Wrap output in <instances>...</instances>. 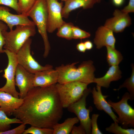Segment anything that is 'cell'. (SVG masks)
Masks as SVG:
<instances>
[{
	"label": "cell",
	"instance_id": "obj_12",
	"mask_svg": "<svg viewBox=\"0 0 134 134\" xmlns=\"http://www.w3.org/2000/svg\"><path fill=\"white\" fill-rule=\"evenodd\" d=\"M8 7L0 5V20L5 23L10 30H12L14 26L18 25H35L27 16L21 14H13L11 13Z\"/></svg>",
	"mask_w": 134,
	"mask_h": 134
},
{
	"label": "cell",
	"instance_id": "obj_19",
	"mask_svg": "<svg viewBox=\"0 0 134 134\" xmlns=\"http://www.w3.org/2000/svg\"><path fill=\"white\" fill-rule=\"evenodd\" d=\"M65 2L62 16L63 18H67L73 10L80 7L84 9L92 8L97 2L96 0H69Z\"/></svg>",
	"mask_w": 134,
	"mask_h": 134
},
{
	"label": "cell",
	"instance_id": "obj_33",
	"mask_svg": "<svg viewBox=\"0 0 134 134\" xmlns=\"http://www.w3.org/2000/svg\"><path fill=\"white\" fill-rule=\"evenodd\" d=\"M71 134H86V131L81 125L78 126L74 125L70 132Z\"/></svg>",
	"mask_w": 134,
	"mask_h": 134
},
{
	"label": "cell",
	"instance_id": "obj_26",
	"mask_svg": "<svg viewBox=\"0 0 134 134\" xmlns=\"http://www.w3.org/2000/svg\"><path fill=\"white\" fill-rule=\"evenodd\" d=\"M36 0H18L20 14L26 15L35 3Z\"/></svg>",
	"mask_w": 134,
	"mask_h": 134
},
{
	"label": "cell",
	"instance_id": "obj_16",
	"mask_svg": "<svg viewBox=\"0 0 134 134\" xmlns=\"http://www.w3.org/2000/svg\"><path fill=\"white\" fill-rule=\"evenodd\" d=\"M113 32L112 30L104 26L99 27L94 39L96 48L100 49L104 46H109L115 48L116 40Z\"/></svg>",
	"mask_w": 134,
	"mask_h": 134
},
{
	"label": "cell",
	"instance_id": "obj_25",
	"mask_svg": "<svg viewBox=\"0 0 134 134\" xmlns=\"http://www.w3.org/2000/svg\"><path fill=\"white\" fill-rule=\"evenodd\" d=\"M105 130L109 133L115 134H134V129L132 128L125 129L121 126H119L118 123L114 122L109 127H106Z\"/></svg>",
	"mask_w": 134,
	"mask_h": 134
},
{
	"label": "cell",
	"instance_id": "obj_1",
	"mask_svg": "<svg viewBox=\"0 0 134 134\" xmlns=\"http://www.w3.org/2000/svg\"><path fill=\"white\" fill-rule=\"evenodd\" d=\"M55 84L31 89L12 115L26 125L52 129L63 114V108Z\"/></svg>",
	"mask_w": 134,
	"mask_h": 134
},
{
	"label": "cell",
	"instance_id": "obj_28",
	"mask_svg": "<svg viewBox=\"0 0 134 134\" xmlns=\"http://www.w3.org/2000/svg\"><path fill=\"white\" fill-rule=\"evenodd\" d=\"M91 34L76 26H73L72 29V38L75 39H82L90 37Z\"/></svg>",
	"mask_w": 134,
	"mask_h": 134
},
{
	"label": "cell",
	"instance_id": "obj_39",
	"mask_svg": "<svg viewBox=\"0 0 134 134\" xmlns=\"http://www.w3.org/2000/svg\"><path fill=\"white\" fill-rule=\"evenodd\" d=\"M61 0L62 1H65V2L69 0Z\"/></svg>",
	"mask_w": 134,
	"mask_h": 134
},
{
	"label": "cell",
	"instance_id": "obj_11",
	"mask_svg": "<svg viewBox=\"0 0 134 134\" xmlns=\"http://www.w3.org/2000/svg\"><path fill=\"white\" fill-rule=\"evenodd\" d=\"M34 74L31 73L18 64L15 75V84L20 92L19 98L23 99L28 92L34 87Z\"/></svg>",
	"mask_w": 134,
	"mask_h": 134
},
{
	"label": "cell",
	"instance_id": "obj_14",
	"mask_svg": "<svg viewBox=\"0 0 134 134\" xmlns=\"http://www.w3.org/2000/svg\"><path fill=\"white\" fill-rule=\"evenodd\" d=\"M34 74V87H46L58 83V74L53 68L37 72Z\"/></svg>",
	"mask_w": 134,
	"mask_h": 134
},
{
	"label": "cell",
	"instance_id": "obj_24",
	"mask_svg": "<svg viewBox=\"0 0 134 134\" xmlns=\"http://www.w3.org/2000/svg\"><path fill=\"white\" fill-rule=\"evenodd\" d=\"M132 68V72L130 77L127 79L117 89H114L115 90L119 91L122 88H126L130 94L132 100L134 99V67L133 64Z\"/></svg>",
	"mask_w": 134,
	"mask_h": 134
},
{
	"label": "cell",
	"instance_id": "obj_13",
	"mask_svg": "<svg viewBox=\"0 0 134 134\" xmlns=\"http://www.w3.org/2000/svg\"><path fill=\"white\" fill-rule=\"evenodd\" d=\"M113 15V17L106 20L104 26L111 29L113 32H121L131 24V19L128 13L116 9Z\"/></svg>",
	"mask_w": 134,
	"mask_h": 134
},
{
	"label": "cell",
	"instance_id": "obj_8",
	"mask_svg": "<svg viewBox=\"0 0 134 134\" xmlns=\"http://www.w3.org/2000/svg\"><path fill=\"white\" fill-rule=\"evenodd\" d=\"M91 91L90 88L86 89L79 100L67 108L69 111L76 115L80 122V125L83 127L87 134L91 133V119L89 114L92 108V107L87 108L86 99Z\"/></svg>",
	"mask_w": 134,
	"mask_h": 134
},
{
	"label": "cell",
	"instance_id": "obj_7",
	"mask_svg": "<svg viewBox=\"0 0 134 134\" xmlns=\"http://www.w3.org/2000/svg\"><path fill=\"white\" fill-rule=\"evenodd\" d=\"M32 42V39L28 38L16 54L18 64L33 74L53 68L52 65H49L42 66L33 58L31 54Z\"/></svg>",
	"mask_w": 134,
	"mask_h": 134
},
{
	"label": "cell",
	"instance_id": "obj_2",
	"mask_svg": "<svg viewBox=\"0 0 134 134\" xmlns=\"http://www.w3.org/2000/svg\"><path fill=\"white\" fill-rule=\"evenodd\" d=\"M78 62L57 67L58 74V83L63 84L72 82H79L89 84L92 83L95 77V68L91 60L83 62L77 67Z\"/></svg>",
	"mask_w": 134,
	"mask_h": 134
},
{
	"label": "cell",
	"instance_id": "obj_35",
	"mask_svg": "<svg viewBox=\"0 0 134 134\" xmlns=\"http://www.w3.org/2000/svg\"><path fill=\"white\" fill-rule=\"evenodd\" d=\"M76 48L77 50L80 52H85L86 50L84 42H82L77 44Z\"/></svg>",
	"mask_w": 134,
	"mask_h": 134
},
{
	"label": "cell",
	"instance_id": "obj_23",
	"mask_svg": "<svg viewBox=\"0 0 134 134\" xmlns=\"http://www.w3.org/2000/svg\"><path fill=\"white\" fill-rule=\"evenodd\" d=\"M74 26L71 23L65 22L58 29L57 35L60 37L68 40H71L72 38V29Z\"/></svg>",
	"mask_w": 134,
	"mask_h": 134
},
{
	"label": "cell",
	"instance_id": "obj_9",
	"mask_svg": "<svg viewBox=\"0 0 134 134\" xmlns=\"http://www.w3.org/2000/svg\"><path fill=\"white\" fill-rule=\"evenodd\" d=\"M4 52L7 56L8 62L7 67L4 70L3 77L6 80L4 85L0 88V90L8 93L15 97L19 98V93L16 90L15 86V75L16 68L18 64L16 54L6 49Z\"/></svg>",
	"mask_w": 134,
	"mask_h": 134
},
{
	"label": "cell",
	"instance_id": "obj_36",
	"mask_svg": "<svg viewBox=\"0 0 134 134\" xmlns=\"http://www.w3.org/2000/svg\"><path fill=\"white\" fill-rule=\"evenodd\" d=\"M84 43L86 50H90L93 48V43L90 41L86 40L84 42Z\"/></svg>",
	"mask_w": 134,
	"mask_h": 134
},
{
	"label": "cell",
	"instance_id": "obj_37",
	"mask_svg": "<svg viewBox=\"0 0 134 134\" xmlns=\"http://www.w3.org/2000/svg\"><path fill=\"white\" fill-rule=\"evenodd\" d=\"M124 0H112L113 4L115 6L119 7L123 4Z\"/></svg>",
	"mask_w": 134,
	"mask_h": 134
},
{
	"label": "cell",
	"instance_id": "obj_38",
	"mask_svg": "<svg viewBox=\"0 0 134 134\" xmlns=\"http://www.w3.org/2000/svg\"><path fill=\"white\" fill-rule=\"evenodd\" d=\"M96 0L97 2H98V3H99L100 2V1L101 0Z\"/></svg>",
	"mask_w": 134,
	"mask_h": 134
},
{
	"label": "cell",
	"instance_id": "obj_15",
	"mask_svg": "<svg viewBox=\"0 0 134 134\" xmlns=\"http://www.w3.org/2000/svg\"><path fill=\"white\" fill-rule=\"evenodd\" d=\"M93 102L98 110H103L112 118L114 122L118 123V117L112 110L111 107L106 100L108 96L103 95L101 92V87L96 86L91 91Z\"/></svg>",
	"mask_w": 134,
	"mask_h": 134
},
{
	"label": "cell",
	"instance_id": "obj_34",
	"mask_svg": "<svg viewBox=\"0 0 134 134\" xmlns=\"http://www.w3.org/2000/svg\"><path fill=\"white\" fill-rule=\"evenodd\" d=\"M122 11L128 13L134 12V0H129L127 5L121 10Z\"/></svg>",
	"mask_w": 134,
	"mask_h": 134
},
{
	"label": "cell",
	"instance_id": "obj_3",
	"mask_svg": "<svg viewBox=\"0 0 134 134\" xmlns=\"http://www.w3.org/2000/svg\"><path fill=\"white\" fill-rule=\"evenodd\" d=\"M34 25H18L14 30L2 32L5 44V49L16 54L27 40L36 33Z\"/></svg>",
	"mask_w": 134,
	"mask_h": 134
},
{
	"label": "cell",
	"instance_id": "obj_22",
	"mask_svg": "<svg viewBox=\"0 0 134 134\" xmlns=\"http://www.w3.org/2000/svg\"><path fill=\"white\" fill-rule=\"evenodd\" d=\"M22 123V122L16 117L10 118L3 111L0 110V132H3L9 130L11 124Z\"/></svg>",
	"mask_w": 134,
	"mask_h": 134
},
{
	"label": "cell",
	"instance_id": "obj_4",
	"mask_svg": "<svg viewBox=\"0 0 134 134\" xmlns=\"http://www.w3.org/2000/svg\"><path fill=\"white\" fill-rule=\"evenodd\" d=\"M27 16L32 19L42 38L44 46L43 55L46 58L51 48L47 34L48 10L46 0H37Z\"/></svg>",
	"mask_w": 134,
	"mask_h": 134
},
{
	"label": "cell",
	"instance_id": "obj_10",
	"mask_svg": "<svg viewBox=\"0 0 134 134\" xmlns=\"http://www.w3.org/2000/svg\"><path fill=\"white\" fill-rule=\"evenodd\" d=\"M48 10L47 32L52 33L65 21L63 19L62 11V2L57 0H46Z\"/></svg>",
	"mask_w": 134,
	"mask_h": 134
},
{
	"label": "cell",
	"instance_id": "obj_29",
	"mask_svg": "<svg viewBox=\"0 0 134 134\" xmlns=\"http://www.w3.org/2000/svg\"><path fill=\"white\" fill-rule=\"evenodd\" d=\"M99 115L97 114H93L91 119L92 134H102V133L99 129L97 123L98 118Z\"/></svg>",
	"mask_w": 134,
	"mask_h": 134
},
{
	"label": "cell",
	"instance_id": "obj_20",
	"mask_svg": "<svg viewBox=\"0 0 134 134\" xmlns=\"http://www.w3.org/2000/svg\"><path fill=\"white\" fill-rule=\"evenodd\" d=\"M79 121L77 117L67 119L63 123H58L53 127V134H69L70 133L73 127Z\"/></svg>",
	"mask_w": 134,
	"mask_h": 134
},
{
	"label": "cell",
	"instance_id": "obj_21",
	"mask_svg": "<svg viewBox=\"0 0 134 134\" xmlns=\"http://www.w3.org/2000/svg\"><path fill=\"white\" fill-rule=\"evenodd\" d=\"M107 50L106 59L109 66L118 65L123 59V57L119 51L109 46H106Z\"/></svg>",
	"mask_w": 134,
	"mask_h": 134
},
{
	"label": "cell",
	"instance_id": "obj_27",
	"mask_svg": "<svg viewBox=\"0 0 134 134\" xmlns=\"http://www.w3.org/2000/svg\"><path fill=\"white\" fill-rule=\"evenodd\" d=\"M53 134V129L42 128L33 126L25 130L23 134Z\"/></svg>",
	"mask_w": 134,
	"mask_h": 134
},
{
	"label": "cell",
	"instance_id": "obj_17",
	"mask_svg": "<svg viewBox=\"0 0 134 134\" xmlns=\"http://www.w3.org/2000/svg\"><path fill=\"white\" fill-rule=\"evenodd\" d=\"M23 101V99L15 97L8 93L0 90V110L6 115H12Z\"/></svg>",
	"mask_w": 134,
	"mask_h": 134
},
{
	"label": "cell",
	"instance_id": "obj_31",
	"mask_svg": "<svg viewBox=\"0 0 134 134\" xmlns=\"http://www.w3.org/2000/svg\"><path fill=\"white\" fill-rule=\"evenodd\" d=\"M8 27L5 23L0 20V53H4L3 48L5 44V41L2 32L4 31H7Z\"/></svg>",
	"mask_w": 134,
	"mask_h": 134
},
{
	"label": "cell",
	"instance_id": "obj_32",
	"mask_svg": "<svg viewBox=\"0 0 134 134\" xmlns=\"http://www.w3.org/2000/svg\"><path fill=\"white\" fill-rule=\"evenodd\" d=\"M26 125L22 123L18 126L11 130L0 132V134H22L25 130Z\"/></svg>",
	"mask_w": 134,
	"mask_h": 134
},
{
	"label": "cell",
	"instance_id": "obj_40",
	"mask_svg": "<svg viewBox=\"0 0 134 134\" xmlns=\"http://www.w3.org/2000/svg\"></svg>",
	"mask_w": 134,
	"mask_h": 134
},
{
	"label": "cell",
	"instance_id": "obj_6",
	"mask_svg": "<svg viewBox=\"0 0 134 134\" xmlns=\"http://www.w3.org/2000/svg\"><path fill=\"white\" fill-rule=\"evenodd\" d=\"M131 98L129 92L125 93L121 100L114 102L109 100L108 101L114 111L118 115V123L123 128L134 127V109L128 103Z\"/></svg>",
	"mask_w": 134,
	"mask_h": 134
},
{
	"label": "cell",
	"instance_id": "obj_30",
	"mask_svg": "<svg viewBox=\"0 0 134 134\" xmlns=\"http://www.w3.org/2000/svg\"><path fill=\"white\" fill-rule=\"evenodd\" d=\"M1 5L11 8L18 14H20L18 5V0H0V5Z\"/></svg>",
	"mask_w": 134,
	"mask_h": 134
},
{
	"label": "cell",
	"instance_id": "obj_5",
	"mask_svg": "<svg viewBox=\"0 0 134 134\" xmlns=\"http://www.w3.org/2000/svg\"><path fill=\"white\" fill-rule=\"evenodd\" d=\"M88 85L77 81L56 84L57 91L63 108H67L79 100L87 88Z\"/></svg>",
	"mask_w": 134,
	"mask_h": 134
},
{
	"label": "cell",
	"instance_id": "obj_18",
	"mask_svg": "<svg viewBox=\"0 0 134 134\" xmlns=\"http://www.w3.org/2000/svg\"><path fill=\"white\" fill-rule=\"evenodd\" d=\"M122 72L118 65L111 66L105 75L103 77H94L92 83L97 85L106 88H108L111 82L119 80L122 77Z\"/></svg>",
	"mask_w": 134,
	"mask_h": 134
}]
</instances>
